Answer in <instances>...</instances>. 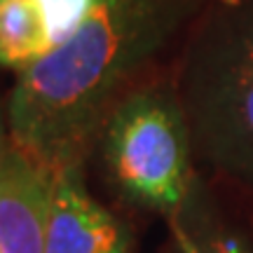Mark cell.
I'll use <instances>...</instances> for the list:
<instances>
[{"label":"cell","instance_id":"cell-1","mask_svg":"<svg viewBox=\"0 0 253 253\" xmlns=\"http://www.w3.org/2000/svg\"><path fill=\"white\" fill-rule=\"evenodd\" d=\"M209 0H94L73 36L14 78L9 141L49 169L87 167L110 110L167 68Z\"/></svg>","mask_w":253,"mask_h":253},{"label":"cell","instance_id":"cell-2","mask_svg":"<svg viewBox=\"0 0 253 253\" xmlns=\"http://www.w3.org/2000/svg\"><path fill=\"white\" fill-rule=\"evenodd\" d=\"M199 173L253 192V0H209L173 61Z\"/></svg>","mask_w":253,"mask_h":253},{"label":"cell","instance_id":"cell-3","mask_svg":"<svg viewBox=\"0 0 253 253\" xmlns=\"http://www.w3.org/2000/svg\"><path fill=\"white\" fill-rule=\"evenodd\" d=\"M120 213L171 216L199 178L173 63L126 94L103 120L87 167Z\"/></svg>","mask_w":253,"mask_h":253},{"label":"cell","instance_id":"cell-4","mask_svg":"<svg viewBox=\"0 0 253 253\" xmlns=\"http://www.w3.org/2000/svg\"><path fill=\"white\" fill-rule=\"evenodd\" d=\"M136 235L125 213L91 195L87 167L59 169L45 253H134Z\"/></svg>","mask_w":253,"mask_h":253},{"label":"cell","instance_id":"cell-5","mask_svg":"<svg viewBox=\"0 0 253 253\" xmlns=\"http://www.w3.org/2000/svg\"><path fill=\"white\" fill-rule=\"evenodd\" d=\"M56 171L9 141L0 150V251L45 253Z\"/></svg>","mask_w":253,"mask_h":253},{"label":"cell","instance_id":"cell-6","mask_svg":"<svg viewBox=\"0 0 253 253\" xmlns=\"http://www.w3.org/2000/svg\"><path fill=\"white\" fill-rule=\"evenodd\" d=\"M94 0H0V71L21 75L73 36Z\"/></svg>","mask_w":253,"mask_h":253},{"label":"cell","instance_id":"cell-7","mask_svg":"<svg viewBox=\"0 0 253 253\" xmlns=\"http://www.w3.org/2000/svg\"><path fill=\"white\" fill-rule=\"evenodd\" d=\"M218 188L199 173L188 199L167 218L162 253H253L251 227Z\"/></svg>","mask_w":253,"mask_h":253},{"label":"cell","instance_id":"cell-8","mask_svg":"<svg viewBox=\"0 0 253 253\" xmlns=\"http://www.w3.org/2000/svg\"><path fill=\"white\" fill-rule=\"evenodd\" d=\"M9 143V122H7V96L0 94V150Z\"/></svg>","mask_w":253,"mask_h":253}]
</instances>
